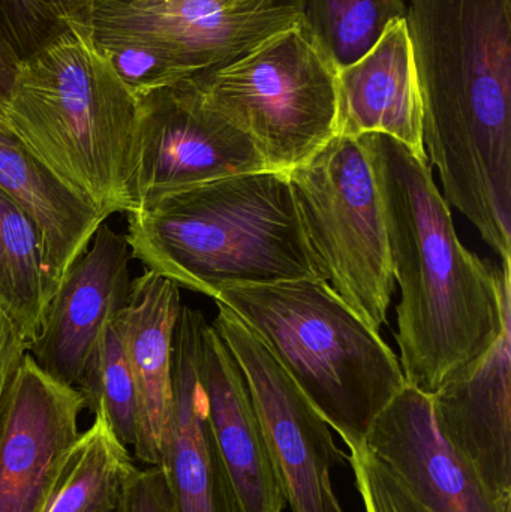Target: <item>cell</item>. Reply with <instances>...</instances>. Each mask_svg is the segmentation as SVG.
Listing matches in <instances>:
<instances>
[{"label": "cell", "mask_w": 511, "mask_h": 512, "mask_svg": "<svg viewBox=\"0 0 511 512\" xmlns=\"http://www.w3.org/2000/svg\"><path fill=\"white\" fill-rule=\"evenodd\" d=\"M87 408L24 354L0 405V512H45Z\"/></svg>", "instance_id": "11"}, {"label": "cell", "mask_w": 511, "mask_h": 512, "mask_svg": "<svg viewBox=\"0 0 511 512\" xmlns=\"http://www.w3.org/2000/svg\"><path fill=\"white\" fill-rule=\"evenodd\" d=\"M57 285L45 264L44 239L33 219L0 191V310L29 346Z\"/></svg>", "instance_id": "20"}, {"label": "cell", "mask_w": 511, "mask_h": 512, "mask_svg": "<svg viewBox=\"0 0 511 512\" xmlns=\"http://www.w3.org/2000/svg\"><path fill=\"white\" fill-rule=\"evenodd\" d=\"M405 21L444 198L511 264V0H410Z\"/></svg>", "instance_id": "1"}, {"label": "cell", "mask_w": 511, "mask_h": 512, "mask_svg": "<svg viewBox=\"0 0 511 512\" xmlns=\"http://www.w3.org/2000/svg\"><path fill=\"white\" fill-rule=\"evenodd\" d=\"M60 472L45 512H117L126 481L135 471L125 444L105 415L95 412Z\"/></svg>", "instance_id": "21"}, {"label": "cell", "mask_w": 511, "mask_h": 512, "mask_svg": "<svg viewBox=\"0 0 511 512\" xmlns=\"http://www.w3.org/2000/svg\"><path fill=\"white\" fill-rule=\"evenodd\" d=\"M287 174L330 286L380 331L396 282L383 201L365 146L359 137L336 134Z\"/></svg>", "instance_id": "7"}, {"label": "cell", "mask_w": 511, "mask_h": 512, "mask_svg": "<svg viewBox=\"0 0 511 512\" xmlns=\"http://www.w3.org/2000/svg\"><path fill=\"white\" fill-rule=\"evenodd\" d=\"M78 390L87 408L101 411L122 444L137 439V391L122 339L113 319L105 324L90 351Z\"/></svg>", "instance_id": "23"}, {"label": "cell", "mask_w": 511, "mask_h": 512, "mask_svg": "<svg viewBox=\"0 0 511 512\" xmlns=\"http://www.w3.org/2000/svg\"><path fill=\"white\" fill-rule=\"evenodd\" d=\"M198 373L206 396L207 418L242 512H284L278 472L236 358L215 327L204 324Z\"/></svg>", "instance_id": "16"}, {"label": "cell", "mask_w": 511, "mask_h": 512, "mask_svg": "<svg viewBox=\"0 0 511 512\" xmlns=\"http://www.w3.org/2000/svg\"><path fill=\"white\" fill-rule=\"evenodd\" d=\"M213 327L242 369L293 512H345L333 487L335 468L350 465L332 427L312 406L263 340L225 304Z\"/></svg>", "instance_id": "9"}, {"label": "cell", "mask_w": 511, "mask_h": 512, "mask_svg": "<svg viewBox=\"0 0 511 512\" xmlns=\"http://www.w3.org/2000/svg\"><path fill=\"white\" fill-rule=\"evenodd\" d=\"M206 318L182 304L173 334V403L161 466L177 512H242L210 430L198 351Z\"/></svg>", "instance_id": "14"}, {"label": "cell", "mask_w": 511, "mask_h": 512, "mask_svg": "<svg viewBox=\"0 0 511 512\" xmlns=\"http://www.w3.org/2000/svg\"><path fill=\"white\" fill-rule=\"evenodd\" d=\"M336 74L300 18L240 59L191 78L270 170L288 173L338 134Z\"/></svg>", "instance_id": "6"}, {"label": "cell", "mask_w": 511, "mask_h": 512, "mask_svg": "<svg viewBox=\"0 0 511 512\" xmlns=\"http://www.w3.org/2000/svg\"><path fill=\"white\" fill-rule=\"evenodd\" d=\"M0 191L41 231L45 264L59 286L72 262L92 242L108 216L60 179L0 120Z\"/></svg>", "instance_id": "19"}, {"label": "cell", "mask_w": 511, "mask_h": 512, "mask_svg": "<svg viewBox=\"0 0 511 512\" xmlns=\"http://www.w3.org/2000/svg\"><path fill=\"white\" fill-rule=\"evenodd\" d=\"M303 8L305 0H95L90 30L96 47L149 48L186 80L245 56Z\"/></svg>", "instance_id": "8"}, {"label": "cell", "mask_w": 511, "mask_h": 512, "mask_svg": "<svg viewBox=\"0 0 511 512\" xmlns=\"http://www.w3.org/2000/svg\"><path fill=\"white\" fill-rule=\"evenodd\" d=\"M363 445L429 512H511L441 432L431 394L405 385L375 418Z\"/></svg>", "instance_id": "12"}, {"label": "cell", "mask_w": 511, "mask_h": 512, "mask_svg": "<svg viewBox=\"0 0 511 512\" xmlns=\"http://www.w3.org/2000/svg\"><path fill=\"white\" fill-rule=\"evenodd\" d=\"M138 99L74 23L18 62L6 125L107 216L137 210Z\"/></svg>", "instance_id": "4"}, {"label": "cell", "mask_w": 511, "mask_h": 512, "mask_svg": "<svg viewBox=\"0 0 511 512\" xmlns=\"http://www.w3.org/2000/svg\"><path fill=\"white\" fill-rule=\"evenodd\" d=\"M26 351V343L20 339L14 325L0 310V405L3 394Z\"/></svg>", "instance_id": "27"}, {"label": "cell", "mask_w": 511, "mask_h": 512, "mask_svg": "<svg viewBox=\"0 0 511 512\" xmlns=\"http://www.w3.org/2000/svg\"><path fill=\"white\" fill-rule=\"evenodd\" d=\"M18 60L0 36V120L6 123V108L14 87Z\"/></svg>", "instance_id": "28"}, {"label": "cell", "mask_w": 511, "mask_h": 512, "mask_svg": "<svg viewBox=\"0 0 511 512\" xmlns=\"http://www.w3.org/2000/svg\"><path fill=\"white\" fill-rule=\"evenodd\" d=\"M182 309L176 283L150 270L131 282L113 316L137 391L135 456L161 466L173 403V334Z\"/></svg>", "instance_id": "17"}, {"label": "cell", "mask_w": 511, "mask_h": 512, "mask_svg": "<svg viewBox=\"0 0 511 512\" xmlns=\"http://www.w3.org/2000/svg\"><path fill=\"white\" fill-rule=\"evenodd\" d=\"M131 248L125 234L102 222L83 254L51 297L27 354L47 375L80 387L90 351L102 328L128 300Z\"/></svg>", "instance_id": "13"}, {"label": "cell", "mask_w": 511, "mask_h": 512, "mask_svg": "<svg viewBox=\"0 0 511 512\" xmlns=\"http://www.w3.org/2000/svg\"><path fill=\"white\" fill-rule=\"evenodd\" d=\"M407 17L405 0H305L302 21L336 69L365 56L384 30Z\"/></svg>", "instance_id": "22"}, {"label": "cell", "mask_w": 511, "mask_h": 512, "mask_svg": "<svg viewBox=\"0 0 511 512\" xmlns=\"http://www.w3.org/2000/svg\"><path fill=\"white\" fill-rule=\"evenodd\" d=\"M125 236L146 270L213 300L236 286L327 280L288 174L279 171L161 195L128 213Z\"/></svg>", "instance_id": "3"}, {"label": "cell", "mask_w": 511, "mask_h": 512, "mask_svg": "<svg viewBox=\"0 0 511 512\" xmlns=\"http://www.w3.org/2000/svg\"><path fill=\"white\" fill-rule=\"evenodd\" d=\"M117 512H177L164 468L135 469L126 481Z\"/></svg>", "instance_id": "26"}, {"label": "cell", "mask_w": 511, "mask_h": 512, "mask_svg": "<svg viewBox=\"0 0 511 512\" xmlns=\"http://www.w3.org/2000/svg\"><path fill=\"white\" fill-rule=\"evenodd\" d=\"M510 325L491 349L431 394L435 420L485 486L511 504Z\"/></svg>", "instance_id": "15"}, {"label": "cell", "mask_w": 511, "mask_h": 512, "mask_svg": "<svg viewBox=\"0 0 511 512\" xmlns=\"http://www.w3.org/2000/svg\"><path fill=\"white\" fill-rule=\"evenodd\" d=\"M338 134H386L426 156L419 84L407 21L384 30L357 62L338 69Z\"/></svg>", "instance_id": "18"}, {"label": "cell", "mask_w": 511, "mask_h": 512, "mask_svg": "<svg viewBox=\"0 0 511 512\" xmlns=\"http://www.w3.org/2000/svg\"><path fill=\"white\" fill-rule=\"evenodd\" d=\"M230 307L278 358L348 448L407 385L399 358L327 280L236 286Z\"/></svg>", "instance_id": "5"}, {"label": "cell", "mask_w": 511, "mask_h": 512, "mask_svg": "<svg viewBox=\"0 0 511 512\" xmlns=\"http://www.w3.org/2000/svg\"><path fill=\"white\" fill-rule=\"evenodd\" d=\"M137 99V210L170 192L270 170L254 141L207 104L192 78Z\"/></svg>", "instance_id": "10"}, {"label": "cell", "mask_w": 511, "mask_h": 512, "mask_svg": "<svg viewBox=\"0 0 511 512\" xmlns=\"http://www.w3.org/2000/svg\"><path fill=\"white\" fill-rule=\"evenodd\" d=\"M348 450V462L353 468L365 512H429L365 445Z\"/></svg>", "instance_id": "25"}, {"label": "cell", "mask_w": 511, "mask_h": 512, "mask_svg": "<svg viewBox=\"0 0 511 512\" xmlns=\"http://www.w3.org/2000/svg\"><path fill=\"white\" fill-rule=\"evenodd\" d=\"M383 201L395 282L402 372L432 394L479 360L510 325L511 264L468 251L428 158L386 134L360 135Z\"/></svg>", "instance_id": "2"}, {"label": "cell", "mask_w": 511, "mask_h": 512, "mask_svg": "<svg viewBox=\"0 0 511 512\" xmlns=\"http://www.w3.org/2000/svg\"><path fill=\"white\" fill-rule=\"evenodd\" d=\"M93 2L0 0V36L21 62L38 53L72 24H90Z\"/></svg>", "instance_id": "24"}]
</instances>
